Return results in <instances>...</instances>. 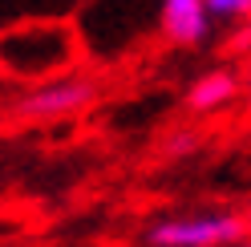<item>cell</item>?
<instances>
[{
    "label": "cell",
    "instance_id": "obj_6",
    "mask_svg": "<svg viewBox=\"0 0 251 247\" xmlns=\"http://www.w3.org/2000/svg\"><path fill=\"white\" fill-rule=\"evenodd\" d=\"M211 17H251V0H207Z\"/></svg>",
    "mask_w": 251,
    "mask_h": 247
},
{
    "label": "cell",
    "instance_id": "obj_4",
    "mask_svg": "<svg viewBox=\"0 0 251 247\" xmlns=\"http://www.w3.org/2000/svg\"><path fill=\"white\" fill-rule=\"evenodd\" d=\"M93 98V85L81 81V77H69V81H49L41 85L37 94H28L17 110L25 118H57V114H73Z\"/></svg>",
    "mask_w": 251,
    "mask_h": 247
},
{
    "label": "cell",
    "instance_id": "obj_8",
    "mask_svg": "<svg viewBox=\"0 0 251 247\" xmlns=\"http://www.w3.org/2000/svg\"><path fill=\"white\" fill-rule=\"evenodd\" d=\"M235 247H251V243H235Z\"/></svg>",
    "mask_w": 251,
    "mask_h": 247
},
{
    "label": "cell",
    "instance_id": "obj_1",
    "mask_svg": "<svg viewBox=\"0 0 251 247\" xmlns=\"http://www.w3.org/2000/svg\"><path fill=\"white\" fill-rule=\"evenodd\" d=\"M73 61L65 28H17L0 37V65L17 77H53Z\"/></svg>",
    "mask_w": 251,
    "mask_h": 247
},
{
    "label": "cell",
    "instance_id": "obj_7",
    "mask_svg": "<svg viewBox=\"0 0 251 247\" xmlns=\"http://www.w3.org/2000/svg\"><path fill=\"white\" fill-rule=\"evenodd\" d=\"M247 231H251V215H247Z\"/></svg>",
    "mask_w": 251,
    "mask_h": 247
},
{
    "label": "cell",
    "instance_id": "obj_5",
    "mask_svg": "<svg viewBox=\"0 0 251 247\" xmlns=\"http://www.w3.org/2000/svg\"><path fill=\"white\" fill-rule=\"evenodd\" d=\"M235 98V77L231 73H207L191 85V105L195 110H219Z\"/></svg>",
    "mask_w": 251,
    "mask_h": 247
},
{
    "label": "cell",
    "instance_id": "obj_3",
    "mask_svg": "<svg viewBox=\"0 0 251 247\" xmlns=\"http://www.w3.org/2000/svg\"><path fill=\"white\" fill-rule=\"evenodd\" d=\"M158 25H162L166 41L186 45V49H191V45H202V41H207L211 8H207V0H162Z\"/></svg>",
    "mask_w": 251,
    "mask_h": 247
},
{
    "label": "cell",
    "instance_id": "obj_2",
    "mask_svg": "<svg viewBox=\"0 0 251 247\" xmlns=\"http://www.w3.org/2000/svg\"><path fill=\"white\" fill-rule=\"evenodd\" d=\"M247 235V219L223 211L207 215H178L150 227V247H235Z\"/></svg>",
    "mask_w": 251,
    "mask_h": 247
}]
</instances>
